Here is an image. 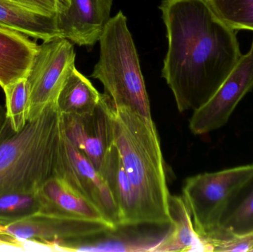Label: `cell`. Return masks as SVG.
Returning <instances> with one entry per match:
<instances>
[{
	"label": "cell",
	"mask_w": 253,
	"mask_h": 252,
	"mask_svg": "<svg viewBox=\"0 0 253 252\" xmlns=\"http://www.w3.org/2000/svg\"><path fill=\"white\" fill-rule=\"evenodd\" d=\"M168 50L162 76L180 112L195 111L217 91L242 57L237 31L209 0H163Z\"/></svg>",
	"instance_id": "6da1fadb"
},
{
	"label": "cell",
	"mask_w": 253,
	"mask_h": 252,
	"mask_svg": "<svg viewBox=\"0 0 253 252\" xmlns=\"http://www.w3.org/2000/svg\"><path fill=\"white\" fill-rule=\"evenodd\" d=\"M111 99V98H110ZM110 114L114 144L136 193L143 224H172L160 141L152 118L114 106Z\"/></svg>",
	"instance_id": "7a4b0ae2"
},
{
	"label": "cell",
	"mask_w": 253,
	"mask_h": 252,
	"mask_svg": "<svg viewBox=\"0 0 253 252\" xmlns=\"http://www.w3.org/2000/svg\"><path fill=\"white\" fill-rule=\"evenodd\" d=\"M62 133L56 102L20 131L10 129L0 141V193L36 192L54 176Z\"/></svg>",
	"instance_id": "3957f363"
},
{
	"label": "cell",
	"mask_w": 253,
	"mask_h": 252,
	"mask_svg": "<svg viewBox=\"0 0 253 252\" xmlns=\"http://www.w3.org/2000/svg\"><path fill=\"white\" fill-rule=\"evenodd\" d=\"M99 41L100 55L91 77L103 84L114 106L152 118L138 53L123 11L111 18Z\"/></svg>",
	"instance_id": "277c9868"
},
{
	"label": "cell",
	"mask_w": 253,
	"mask_h": 252,
	"mask_svg": "<svg viewBox=\"0 0 253 252\" xmlns=\"http://www.w3.org/2000/svg\"><path fill=\"white\" fill-rule=\"evenodd\" d=\"M253 176L251 164L202 173L186 180L183 199L202 241L215 235L230 201Z\"/></svg>",
	"instance_id": "5b68a950"
},
{
	"label": "cell",
	"mask_w": 253,
	"mask_h": 252,
	"mask_svg": "<svg viewBox=\"0 0 253 252\" xmlns=\"http://www.w3.org/2000/svg\"><path fill=\"white\" fill-rule=\"evenodd\" d=\"M75 58L74 44L67 38L43 41L37 46L26 75L30 94L28 121L56 102L68 72L75 65Z\"/></svg>",
	"instance_id": "8992f818"
},
{
	"label": "cell",
	"mask_w": 253,
	"mask_h": 252,
	"mask_svg": "<svg viewBox=\"0 0 253 252\" xmlns=\"http://www.w3.org/2000/svg\"><path fill=\"white\" fill-rule=\"evenodd\" d=\"M116 230L102 222L37 213L23 220L0 225V237L19 241H35L48 251H61L66 246Z\"/></svg>",
	"instance_id": "52a82bcc"
},
{
	"label": "cell",
	"mask_w": 253,
	"mask_h": 252,
	"mask_svg": "<svg viewBox=\"0 0 253 252\" xmlns=\"http://www.w3.org/2000/svg\"><path fill=\"white\" fill-rule=\"evenodd\" d=\"M54 176L91 201L117 229L121 226V214L114 195L102 175L91 161L64 134L61 136Z\"/></svg>",
	"instance_id": "ba28073f"
},
{
	"label": "cell",
	"mask_w": 253,
	"mask_h": 252,
	"mask_svg": "<svg viewBox=\"0 0 253 252\" xmlns=\"http://www.w3.org/2000/svg\"><path fill=\"white\" fill-rule=\"evenodd\" d=\"M253 89V38L249 51L243 54L213 96L193 111L190 129L203 135L221 128L228 122L239 102Z\"/></svg>",
	"instance_id": "9c48e42d"
},
{
	"label": "cell",
	"mask_w": 253,
	"mask_h": 252,
	"mask_svg": "<svg viewBox=\"0 0 253 252\" xmlns=\"http://www.w3.org/2000/svg\"><path fill=\"white\" fill-rule=\"evenodd\" d=\"M110 102L109 96L103 93L99 106L90 115L61 114L64 134L91 161L98 171L107 152L114 144Z\"/></svg>",
	"instance_id": "30bf717a"
},
{
	"label": "cell",
	"mask_w": 253,
	"mask_h": 252,
	"mask_svg": "<svg viewBox=\"0 0 253 252\" xmlns=\"http://www.w3.org/2000/svg\"><path fill=\"white\" fill-rule=\"evenodd\" d=\"M114 0H69L57 15L61 38L80 46H93L99 41L111 19Z\"/></svg>",
	"instance_id": "8fae6325"
},
{
	"label": "cell",
	"mask_w": 253,
	"mask_h": 252,
	"mask_svg": "<svg viewBox=\"0 0 253 252\" xmlns=\"http://www.w3.org/2000/svg\"><path fill=\"white\" fill-rule=\"evenodd\" d=\"M38 193L42 202L41 213L102 222L117 229L96 206L58 176L46 180Z\"/></svg>",
	"instance_id": "7c38bea8"
},
{
	"label": "cell",
	"mask_w": 253,
	"mask_h": 252,
	"mask_svg": "<svg viewBox=\"0 0 253 252\" xmlns=\"http://www.w3.org/2000/svg\"><path fill=\"white\" fill-rule=\"evenodd\" d=\"M99 173L109 186L121 214V226L143 224L141 210L118 149L113 144L105 155Z\"/></svg>",
	"instance_id": "4fadbf2b"
},
{
	"label": "cell",
	"mask_w": 253,
	"mask_h": 252,
	"mask_svg": "<svg viewBox=\"0 0 253 252\" xmlns=\"http://www.w3.org/2000/svg\"><path fill=\"white\" fill-rule=\"evenodd\" d=\"M0 26L42 41L61 38L57 16L13 0H0Z\"/></svg>",
	"instance_id": "5bb4252c"
},
{
	"label": "cell",
	"mask_w": 253,
	"mask_h": 252,
	"mask_svg": "<svg viewBox=\"0 0 253 252\" xmlns=\"http://www.w3.org/2000/svg\"><path fill=\"white\" fill-rule=\"evenodd\" d=\"M38 44L30 37L0 26V86L26 77Z\"/></svg>",
	"instance_id": "9a60e30c"
},
{
	"label": "cell",
	"mask_w": 253,
	"mask_h": 252,
	"mask_svg": "<svg viewBox=\"0 0 253 252\" xmlns=\"http://www.w3.org/2000/svg\"><path fill=\"white\" fill-rule=\"evenodd\" d=\"M169 210L171 229L153 252L207 251L183 198L169 195Z\"/></svg>",
	"instance_id": "2e32d148"
},
{
	"label": "cell",
	"mask_w": 253,
	"mask_h": 252,
	"mask_svg": "<svg viewBox=\"0 0 253 252\" xmlns=\"http://www.w3.org/2000/svg\"><path fill=\"white\" fill-rule=\"evenodd\" d=\"M253 235V176L230 201L218 231L204 243L209 248L217 241Z\"/></svg>",
	"instance_id": "e0dca14e"
},
{
	"label": "cell",
	"mask_w": 253,
	"mask_h": 252,
	"mask_svg": "<svg viewBox=\"0 0 253 252\" xmlns=\"http://www.w3.org/2000/svg\"><path fill=\"white\" fill-rule=\"evenodd\" d=\"M101 98L102 94L74 65L62 84L56 104L62 115L83 116L94 112Z\"/></svg>",
	"instance_id": "ac0fdd59"
},
{
	"label": "cell",
	"mask_w": 253,
	"mask_h": 252,
	"mask_svg": "<svg viewBox=\"0 0 253 252\" xmlns=\"http://www.w3.org/2000/svg\"><path fill=\"white\" fill-rule=\"evenodd\" d=\"M38 191L0 193V225H7L41 213Z\"/></svg>",
	"instance_id": "d6986e66"
},
{
	"label": "cell",
	"mask_w": 253,
	"mask_h": 252,
	"mask_svg": "<svg viewBox=\"0 0 253 252\" xmlns=\"http://www.w3.org/2000/svg\"><path fill=\"white\" fill-rule=\"evenodd\" d=\"M3 90L5 95L6 116L13 131H20L29 118V87L26 77L9 84Z\"/></svg>",
	"instance_id": "ffe728a7"
},
{
	"label": "cell",
	"mask_w": 253,
	"mask_h": 252,
	"mask_svg": "<svg viewBox=\"0 0 253 252\" xmlns=\"http://www.w3.org/2000/svg\"><path fill=\"white\" fill-rule=\"evenodd\" d=\"M215 13L236 31H253V0H209Z\"/></svg>",
	"instance_id": "44dd1931"
},
{
	"label": "cell",
	"mask_w": 253,
	"mask_h": 252,
	"mask_svg": "<svg viewBox=\"0 0 253 252\" xmlns=\"http://www.w3.org/2000/svg\"><path fill=\"white\" fill-rule=\"evenodd\" d=\"M0 252H29V245L27 241L0 237Z\"/></svg>",
	"instance_id": "7402d4cb"
},
{
	"label": "cell",
	"mask_w": 253,
	"mask_h": 252,
	"mask_svg": "<svg viewBox=\"0 0 253 252\" xmlns=\"http://www.w3.org/2000/svg\"><path fill=\"white\" fill-rule=\"evenodd\" d=\"M10 122L6 116V109L0 105V141L6 136L11 129Z\"/></svg>",
	"instance_id": "603a6c76"
},
{
	"label": "cell",
	"mask_w": 253,
	"mask_h": 252,
	"mask_svg": "<svg viewBox=\"0 0 253 252\" xmlns=\"http://www.w3.org/2000/svg\"></svg>",
	"instance_id": "cb8c5ba5"
}]
</instances>
